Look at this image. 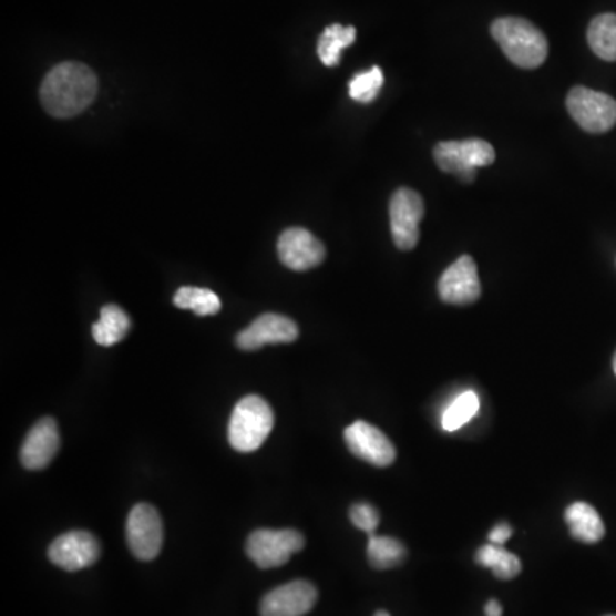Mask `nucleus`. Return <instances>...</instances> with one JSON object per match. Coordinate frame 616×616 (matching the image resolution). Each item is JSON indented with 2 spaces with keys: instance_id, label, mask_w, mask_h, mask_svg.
Segmentation results:
<instances>
[{
  "instance_id": "22",
  "label": "nucleus",
  "mask_w": 616,
  "mask_h": 616,
  "mask_svg": "<svg viewBox=\"0 0 616 616\" xmlns=\"http://www.w3.org/2000/svg\"><path fill=\"white\" fill-rule=\"evenodd\" d=\"M175 307L192 310L197 316H215L222 310V300L215 291L196 286H182L181 290L173 297Z\"/></svg>"
},
{
  "instance_id": "16",
  "label": "nucleus",
  "mask_w": 616,
  "mask_h": 616,
  "mask_svg": "<svg viewBox=\"0 0 616 616\" xmlns=\"http://www.w3.org/2000/svg\"><path fill=\"white\" fill-rule=\"evenodd\" d=\"M565 523L571 530L572 537L586 545L599 543L605 537L606 530L602 515L586 502H575L567 507Z\"/></svg>"
},
{
  "instance_id": "5",
  "label": "nucleus",
  "mask_w": 616,
  "mask_h": 616,
  "mask_svg": "<svg viewBox=\"0 0 616 616\" xmlns=\"http://www.w3.org/2000/svg\"><path fill=\"white\" fill-rule=\"evenodd\" d=\"M305 546L304 534L295 530H257L247 540V555L259 568H276Z\"/></svg>"
},
{
  "instance_id": "27",
  "label": "nucleus",
  "mask_w": 616,
  "mask_h": 616,
  "mask_svg": "<svg viewBox=\"0 0 616 616\" xmlns=\"http://www.w3.org/2000/svg\"><path fill=\"white\" fill-rule=\"evenodd\" d=\"M485 613L486 616H502L504 608H502V605H500L496 599H490V602L486 603Z\"/></svg>"
},
{
  "instance_id": "3",
  "label": "nucleus",
  "mask_w": 616,
  "mask_h": 616,
  "mask_svg": "<svg viewBox=\"0 0 616 616\" xmlns=\"http://www.w3.org/2000/svg\"><path fill=\"white\" fill-rule=\"evenodd\" d=\"M275 427V413L260 396H245L229 418V445L237 452H256Z\"/></svg>"
},
{
  "instance_id": "4",
  "label": "nucleus",
  "mask_w": 616,
  "mask_h": 616,
  "mask_svg": "<svg viewBox=\"0 0 616 616\" xmlns=\"http://www.w3.org/2000/svg\"><path fill=\"white\" fill-rule=\"evenodd\" d=\"M433 158L442 172L454 173L462 182H473L476 168L495 162V150L483 140L444 141L437 144Z\"/></svg>"
},
{
  "instance_id": "20",
  "label": "nucleus",
  "mask_w": 616,
  "mask_h": 616,
  "mask_svg": "<svg viewBox=\"0 0 616 616\" xmlns=\"http://www.w3.org/2000/svg\"><path fill=\"white\" fill-rule=\"evenodd\" d=\"M474 561L481 567L490 568L496 579L511 581L521 574V561L514 553L507 552L504 546L485 545L478 550Z\"/></svg>"
},
{
  "instance_id": "13",
  "label": "nucleus",
  "mask_w": 616,
  "mask_h": 616,
  "mask_svg": "<svg viewBox=\"0 0 616 616\" xmlns=\"http://www.w3.org/2000/svg\"><path fill=\"white\" fill-rule=\"evenodd\" d=\"M297 338L298 326L290 317L263 314L237 336V346L244 351H256L267 345H288Z\"/></svg>"
},
{
  "instance_id": "24",
  "label": "nucleus",
  "mask_w": 616,
  "mask_h": 616,
  "mask_svg": "<svg viewBox=\"0 0 616 616\" xmlns=\"http://www.w3.org/2000/svg\"><path fill=\"white\" fill-rule=\"evenodd\" d=\"M383 86V72L380 68L360 72L350 81V96L358 103H372Z\"/></svg>"
},
{
  "instance_id": "14",
  "label": "nucleus",
  "mask_w": 616,
  "mask_h": 616,
  "mask_svg": "<svg viewBox=\"0 0 616 616\" xmlns=\"http://www.w3.org/2000/svg\"><path fill=\"white\" fill-rule=\"evenodd\" d=\"M317 589L308 581H294L264 596L260 616H304L316 606Z\"/></svg>"
},
{
  "instance_id": "19",
  "label": "nucleus",
  "mask_w": 616,
  "mask_h": 616,
  "mask_svg": "<svg viewBox=\"0 0 616 616\" xmlns=\"http://www.w3.org/2000/svg\"><path fill=\"white\" fill-rule=\"evenodd\" d=\"M587 42L603 61H616V14L606 12V14L596 16L591 21L589 30H587Z\"/></svg>"
},
{
  "instance_id": "10",
  "label": "nucleus",
  "mask_w": 616,
  "mask_h": 616,
  "mask_svg": "<svg viewBox=\"0 0 616 616\" xmlns=\"http://www.w3.org/2000/svg\"><path fill=\"white\" fill-rule=\"evenodd\" d=\"M345 442L351 454L372 466L388 468L396 461V448L382 430L367 421H355L345 430Z\"/></svg>"
},
{
  "instance_id": "9",
  "label": "nucleus",
  "mask_w": 616,
  "mask_h": 616,
  "mask_svg": "<svg viewBox=\"0 0 616 616\" xmlns=\"http://www.w3.org/2000/svg\"><path fill=\"white\" fill-rule=\"evenodd\" d=\"M102 553L99 540L88 531H69L50 545L49 558L68 572L83 571L96 564Z\"/></svg>"
},
{
  "instance_id": "2",
  "label": "nucleus",
  "mask_w": 616,
  "mask_h": 616,
  "mask_svg": "<svg viewBox=\"0 0 616 616\" xmlns=\"http://www.w3.org/2000/svg\"><path fill=\"white\" fill-rule=\"evenodd\" d=\"M492 37L512 64L536 69L548 57V40L542 30L523 18H500L492 24Z\"/></svg>"
},
{
  "instance_id": "6",
  "label": "nucleus",
  "mask_w": 616,
  "mask_h": 616,
  "mask_svg": "<svg viewBox=\"0 0 616 616\" xmlns=\"http://www.w3.org/2000/svg\"><path fill=\"white\" fill-rule=\"evenodd\" d=\"M567 110L572 119L591 134H603L615 127L616 102L599 91L574 88L567 96Z\"/></svg>"
},
{
  "instance_id": "17",
  "label": "nucleus",
  "mask_w": 616,
  "mask_h": 616,
  "mask_svg": "<svg viewBox=\"0 0 616 616\" xmlns=\"http://www.w3.org/2000/svg\"><path fill=\"white\" fill-rule=\"evenodd\" d=\"M131 329V319L119 305H105L100 312V320L93 324V338L100 346H113L121 342Z\"/></svg>"
},
{
  "instance_id": "8",
  "label": "nucleus",
  "mask_w": 616,
  "mask_h": 616,
  "mask_svg": "<svg viewBox=\"0 0 616 616\" xmlns=\"http://www.w3.org/2000/svg\"><path fill=\"white\" fill-rule=\"evenodd\" d=\"M127 545L136 558L153 561L162 552L163 523L158 511L150 504H137L127 517Z\"/></svg>"
},
{
  "instance_id": "7",
  "label": "nucleus",
  "mask_w": 616,
  "mask_h": 616,
  "mask_svg": "<svg viewBox=\"0 0 616 616\" xmlns=\"http://www.w3.org/2000/svg\"><path fill=\"white\" fill-rule=\"evenodd\" d=\"M391 234L399 250H411L420 240V223L425 216V204L413 188L401 187L389 204Z\"/></svg>"
},
{
  "instance_id": "30",
  "label": "nucleus",
  "mask_w": 616,
  "mask_h": 616,
  "mask_svg": "<svg viewBox=\"0 0 616 616\" xmlns=\"http://www.w3.org/2000/svg\"><path fill=\"white\" fill-rule=\"evenodd\" d=\"M608 616H615V615H608Z\"/></svg>"
},
{
  "instance_id": "15",
  "label": "nucleus",
  "mask_w": 616,
  "mask_h": 616,
  "mask_svg": "<svg viewBox=\"0 0 616 616\" xmlns=\"http://www.w3.org/2000/svg\"><path fill=\"white\" fill-rule=\"evenodd\" d=\"M59 448H61V433L57 421L53 418H42L28 432L19 458L27 470H43L55 458Z\"/></svg>"
},
{
  "instance_id": "1",
  "label": "nucleus",
  "mask_w": 616,
  "mask_h": 616,
  "mask_svg": "<svg viewBox=\"0 0 616 616\" xmlns=\"http://www.w3.org/2000/svg\"><path fill=\"white\" fill-rule=\"evenodd\" d=\"M99 94V78L81 62L55 65L43 80L40 99L52 117L71 119L80 115Z\"/></svg>"
},
{
  "instance_id": "12",
  "label": "nucleus",
  "mask_w": 616,
  "mask_h": 616,
  "mask_svg": "<svg viewBox=\"0 0 616 616\" xmlns=\"http://www.w3.org/2000/svg\"><path fill=\"white\" fill-rule=\"evenodd\" d=\"M440 300L449 305H471L481 297L476 263L462 256L439 279Z\"/></svg>"
},
{
  "instance_id": "29",
  "label": "nucleus",
  "mask_w": 616,
  "mask_h": 616,
  "mask_svg": "<svg viewBox=\"0 0 616 616\" xmlns=\"http://www.w3.org/2000/svg\"><path fill=\"white\" fill-rule=\"evenodd\" d=\"M613 370H615V376H616V353L615 357H613Z\"/></svg>"
},
{
  "instance_id": "11",
  "label": "nucleus",
  "mask_w": 616,
  "mask_h": 616,
  "mask_svg": "<svg viewBox=\"0 0 616 616\" xmlns=\"http://www.w3.org/2000/svg\"><path fill=\"white\" fill-rule=\"evenodd\" d=\"M279 260L291 271H308L326 259V247L308 229L288 228L278 240Z\"/></svg>"
},
{
  "instance_id": "26",
  "label": "nucleus",
  "mask_w": 616,
  "mask_h": 616,
  "mask_svg": "<svg viewBox=\"0 0 616 616\" xmlns=\"http://www.w3.org/2000/svg\"><path fill=\"white\" fill-rule=\"evenodd\" d=\"M512 536V527L507 523H500L490 531L489 540L492 545L504 546L505 542H509V537Z\"/></svg>"
},
{
  "instance_id": "21",
  "label": "nucleus",
  "mask_w": 616,
  "mask_h": 616,
  "mask_svg": "<svg viewBox=\"0 0 616 616\" xmlns=\"http://www.w3.org/2000/svg\"><path fill=\"white\" fill-rule=\"evenodd\" d=\"M367 556H369L370 565L373 568L388 571V568L398 567L407 561L408 552L407 546L402 545L396 537L370 534Z\"/></svg>"
},
{
  "instance_id": "28",
  "label": "nucleus",
  "mask_w": 616,
  "mask_h": 616,
  "mask_svg": "<svg viewBox=\"0 0 616 616\" xmlns=\"http://www.w3.org/2000/svg\"><path fill=\"white\" fill-rule=\"evenodd\" d=\"M376 616H391V615H389L388 612H383V609H380V612L376 613Z\"/></svg>"
},
{
  "instance_id": "23",
  "label": "nucleus",
  "mask_w": 616,
  "mask_h": 616,
  "mask_svg": "<svg viewBox=\"0 0 616 616\" xmlns=\"http://www.w3.org/2000/svg\"><path fill=\"white\" fill-rule=\"evenodd\" d=\"M478 411H480V399H478L476 392H462L444 411L442 427H444L445 432H455V430L466 425L468 421L473 420Z\"/></svg>"
},
{
  "instance_id": "25",
  "label": "nucleus",
  "mask_w": 616,
  "mask_h": 616,
  "mask_svg": "<svg viewBox=\"0 0 616 616\" xmlns=\"http://www.w3.org/2000/svg\"><path fill=\"white\" fill-rule=\"evenodd\" d=\"M350 519L355 527L369 534V536L370 534H376L380 523V515L377 509L373 505L365 504V502L355 504L350 509Z\"/></svg>"
},
{
  "instance_id": "18",
  "label": "nucleus",
  "mask_w": 616,
  "mask_h": 616,
  "mask_svg": "<svg viewBox=\"0 0 616 616\" xmlns=\"http://www.w3.org/2000/svg\"><path fill=\"white\" fill-rule=\"evenodd\" d=\"M355 40H357V28L342 27V24L327 27L317 43L320 62L327 68H335L341 61L342 50L353 45Z\"/></svg>"
}]
</instances>
